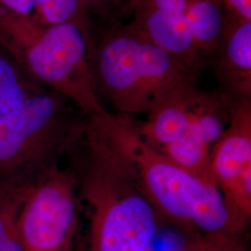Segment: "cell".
Masks as SVG:
<instances>
[{"mask_svg": "<svg viewBox=\"0 0 251 251\" xmlns=\"http://www.w3.org/2000/svg\"><path fill=\"white\" fill-rule=\"evenodd\" d=\"M84 140L124 171L152 205L160 224L177 226L187 233L238 235L215 185L147 144L134 117L109 112L89 117Z\"/></svg>", "mask_w": 251, "mask_h": 251, "instance_id": "cell-1", "label": "cell"}, {"mask_svg": "<svg viewBox=\"0 0 251 251\" xmlns=\"http://www.w3.org/2000/svg\"><path fill=\"white\" fill-rule=\"evenodd\" d=\"M88 116L45 88L0 119V201L23 206L65 152L84 139Z\"/></svg>", "mask_w": 251, "mask_h": 251, "instance_id": "cell-2", "label": "cell"}, {"mask_svg": "<svg viewBox=\"0 0 251 251\" xmlns=\"http://www.w3.org/2000/svg\"><path fill=\"white\" fill-rule=\"evenodd\" d=\"M90 64L98 94L119 114L147 115L162 98L200 73L181 63L136 27L113 22L99 37L93 36Z\"/></svg>", "mask_w": 251, "mask_h": 251, "instance_id": "cell-3", "label": "cell"}, {"mask_svg": "<svg viewBox=\"0 0 251 251\" xmlns=\"http://www.w3.org/2000/svg\"><path fill=\"white\" fill-rule=\"evenodd\" d=\"M91 24L44 25L0 6V48L32 79L70 100L88 116H102L90 64Z\"/></svg>", "mask_w": 251, "mask_h": 251, "instance_id": "cell-4", "label": "cell"}, {"mask_svg": "<svg viewBox=\"0 0 251 251\" xmlns=\"http://www.w3.org/2000/svg\"><path fill=\"white\" fill-rule=\"evenodd\" d=\"M87 145L89 159L76 176L90 210V251H150L160 225L155 210L116 163Z\"/></svg>", "mask_w": 251, "mask_h": 251, "instance_id": "cell-5", "label": "cell"}, {"mask_svg": "<svg viewBox=\"0 0 251 251\" xmlns=\"http://www.w3.org/2000/svg\"><path fill=\"white\" fill-rule=\"evenodd\" d=\"M76 173L55 169L21 207L17 230L24 251H70L78 224Z\"/></svg>", "mask_w": 251, "mask_h": 251, "instance_id": "cell-6", "label": "cell"}, {"mask_svg": "<svg viewBox=\"0 0 251 251\" xmlns=\"http://www.w3.org/2000/svg\"><path fill=\"white\" fill-rule=\"evenodd\" d=\"M208 173L239 235L251 219V99L235 100L230 123L214 146Z\"/></svg>", "mask_w": 251, "mask_h": 251, "instance_id": "cell-7", "label": "cell"}, {"mask_svg": "<svg viewBox=\"0 0 251 251\" xmlns=\"http://www.w3.org/2000/svg\"><path fill=\"white\" fill-rule=\"evenodd\" d=\"M127 11L152 43L201 74L206 62L190 31L186 0H128Z\"/></svg>", "mask_w": 251, "mask_h": 251, "instance_id": "cell-8", "label": "cell"}, {"mask_svg": "<svg viewBox=\"0 0 251 251\" xmlns=\"http://www.w3.org/2000/svg\"><path fill=\"white\" fill-rule=\"evenodd\" d=\"M206 63L220 90L234 99H251V21L231 16Z\"/></svg>", "mask_w": 251, "mask_h": 251, "instance_id": "cell-9", "label": "cell"}, {"mask_svg": "<svg viewBox=\"0 0 251 251\" xmlns=\"http://www.w3.org/2000/svg\"><path fill=\"white\" fill-rule=\"evenodd\" d=\"M186 4L191 34L206 63L231 15L223 0H186Z\"/></svg>", "mask_w": 251, "mask_h": 251, "instance_id": "cell-10", "label": "cell"}, {"mask_svg": "<svg viewBox=\"0 0 251 251\" xmlns=\"http://www.w3.org/2000/svg\"><path fill=\"white\" fill-rule=\"evenodd\" d=\"M0 6L44 25L66 22L91 24L79 0H0Z\"/></svg>", "mask_w": 251, "mask_h": 251, "instance_id": "cell-11", "label": "cell"}, {"mask_svg": "<svg viewBox=\"0 0 251 251\" xmlns=\"http://www.w3.org/2000/svg\"><path fill=\"white\" fill-rule=\"evenodd\" d=\"M45 86L32 79L2 49L0 50V119L24 106Z\"/></svg>", "mask_w": 251, "mask_h": 251, "instance_id": "cell-12", "label": "cell"}, {"mask_svg": "<svg viewBox=\"0 0 251 251\" xmlns=\"http://www.w3.org/2000/svg\"><path fill=\"white\" fill-rule=\"evenodd\" d=\"M179 251H246L238 235L228 233H188V240Z\"/></svg>", "mask_w": 251, "mask_h": 251, "instance_id": "cell-13", "label": "cell"}, {"mask_svg": "<svg viewBox=\"0 0 251 251\" xmlns=\"http://www.w3.org/2000/svg\"><path fill=\"white\" fill-rule=\"evenodd\" d=\"M18 204L0 201V251H24L17 230Z\"/></svg>", "mask_w": 251, "mask_h": 251, "instance_id": "cell-14", "label": "cell"}, {"mask_svg": "<svg viewBox=\"0 0 251 251\" xmlns=\"http://www.w3.org/2000/svg\"><path fill=\"white\" fill-rule=\"evenodd\" d=\"M223 2L231 16L251 21V0H223Z\"/></svg>", "mask_w": 251, "mask_h": 251, "instance_id": "cell-15", "label": "cell"}, {"mask_svg": "<svg viewBox=\"0 0 251 251\" xmlns=\"http://www.w3.org/2000/svg\"></svg>", "mask_w": 251, "mask_h": 251, "instance_id": "cell-16", "label": "cell"}]
</instances>
